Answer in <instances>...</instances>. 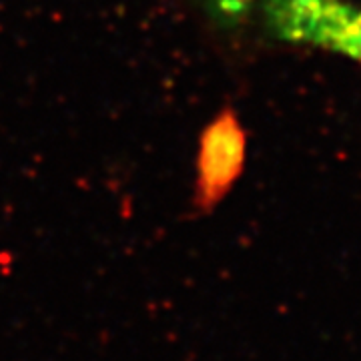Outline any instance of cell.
<instances>
[{
  "instance_id": "2",
  "label": "cell",
  "mask_w": 361,
  "mask_h": 361,
  "mask_svg": "<svg viewBox=\"0 0 361 361\" xmlns=\"http://www.w3.org/2000/svg\"><path fill=\"white\" fill-rule=\"evenodd\" d=\"M243 163V133L233 116H223L207 130L201 151L199 199L213 205L223 197Z\"/></svg>"
},
{
  "instance_id": "1",
  "label": "cell",
  "mask_w": 361,
  "mask_h": 361,
  "mask_svg": "<svg viewBox=\"0 0 361 361\" xmlns=\"http://www.w3.org/2000/svg\"><path fill=\"white\" fill-rule=\"evenodd\" d=\"M265 20L279 39L334 52L361 65L357 0H265Z\"/></svg>"
}]
</instances>
